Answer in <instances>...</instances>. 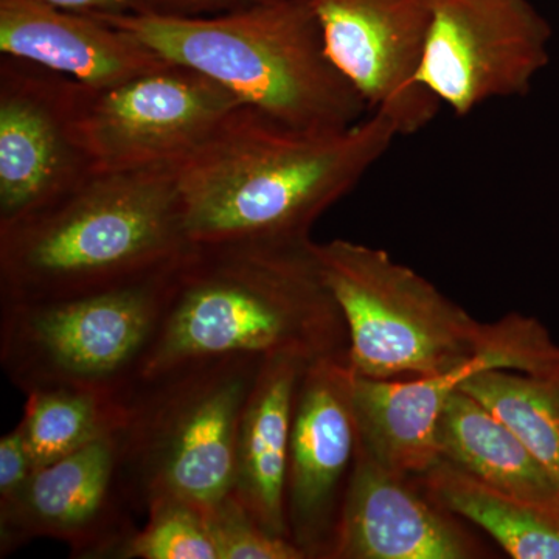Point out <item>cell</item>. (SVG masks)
I'll list each match as a JSON object with an SVG mask.
<instances>
[{"label":"cell","instance_id":"7a4b0ae2","mask_svg":"<svg viewBox=\"0 0 559 559\" xmlns=\"http://www.w3.org/2000/svg\"><path fill=\"white\" fill-rule=\"evenodd\" d=\"M399 138L377 112L345 130L310 131L241 106L178 167L190 241H311L316 221Z\"/></svg>","mask_w":559,"mask_h":559},{"label":"cell","instance_id":"30bf717a","mask_svg":"<svg viewBox=\"0 0 559 559\" xmlns=\"http://www.w3.org/2000/svg\"><path fill=\"white\" fill-rule=\"evenodd\" d=\"M559 362V345L538 319L506 316L489 323L479 348L450 369L409 380L355 378L360 444L388 468L406 476L439 460L437 423L447 401L488 370L544 371Z\"/></svg>","mask_w":559,"mask_h":559},{"label":"cell","instance_id":"8fae6325","mask_svg":"<svg viewBox=\"0 0 559 559\" xmlns=\"http://www.w3.org/2000/svg\"><path fill=\"white\" fill-rule=\"evenodd\" d=\"M80 83L16 58L0 57V226L91 178L79 134Z\"/></svg>","mask_w":559,"mask_h":559},{"label":"cell","instance_id":"2e32d148","mask_svg":"<svg viewBox=\"0 0 559 559\" xmlns=\"http://www.w3.org/2000/svg\"><path fill=\"white\" fill-rule=\"evenodd\" d=\"M0 51L86 87H105L167 62L123 28L44 0H0Z\"/></svg>","mask_w":559,"mask_h":559},{"label":"cell","instance_id":"484cf974","mask_svg":"<svg viewBox=\"0 0 559 559\" xmlns=\"http://www.w3.org/2000/svg\"><path fill=\"white\" fill-rule=\"evenodd\" d=\"M60 9L92 14V16H112V14L132 13L135 0H44Z\"/></svg>","mask_w":559,"mask_h":559},{"label":"cell","instance_id":"8992f818","mask_svg":"<svg viewBox=\"0 0 559 559\" xmlns=\"http://www.w3.org/2000/svg\"><path fill=\"white\" fill-rule=\"evenodd\" d=\"M170 267L87 296L0 304L3 373L25 395L49 389L124 395L159 326Z\"/></svg>","mask_w":559,"mask_h":559},{"label":"cell","instance_id":"44dd1931","mask_svg":"<svg viewBox=\"0 0 559 559\" xmlns=\"http://www.w3.org/2000/svg\"><path fill=\"white\" fill-rule=\"evenodd\" d=\"M507 426L559 484V362L549 370H488L460 389Z\"/></svg>","mask_w":559,"mask_h":559},{"label":"cell","instance_id":"9a60e30c","mask_svg":"<svg viewBox=\"0 0 559 559\" xmlns=\"http://www.w3.org/2000/svg\"><path fill=\"white\" fill-rule=\"evenodd\" d=\"M484 557L460 518L430 500L414 477L378 462L359 441L331 559Z\"/></svg>","mask_w":559,"mask_h":559},{"label":"cell","instance_id":"7c38bea8","mask_svg":"<svg viewBox=\"0 0 559 559\" xmlns=\"http://www.w3.org/2000/svg\"><path fill=\"white\" fill-rule=\"evenodd\" d=\"M356 373L348 355L311 362L301 374L286 473L289 539L308 559H331L342 502L359 450Z\"/></svg>","mask_w":559,"mask_h":559},{"label":"cell","instance_id":"d6986e66","mask_svg":"<svg viewBox=\"0 0 559 559\" xmlns=\"http://www.w3.org/2000/svg\"><path fill=\"white\" fill-rule=\"evenodd\" d=\"M414 477L430 500L469 521L513 559H559V507L500 491L439 459Z\"/></svg>","mask_w":559,"mask_h":559},{"label":"cell","instance_id":"3957f363","mask_svg":"<svg viewBox=\"0 0 559 559\" xmlns=\"http://www.w3.org/2000/svg\"><path fill=\"white\" fill-rule=\"evenodd\" d=\"M191 246L178 168L97 171L0 226V304L128 285L167 271Z\"/></svg>","mask_w":559,"mask_h":559},{"label":"cell","instance_id":"9c48e42d","mask_svg":"<svg viewBox=\"0 0 559 559\" xmlns=\"http://www.w3.org/2000/svg\"><path fill=\"white\" fill-rule=\"evenodd\" d=\"M418 81L459 117L527 95L550 61L551 27L530 0H428Z\"/></svg>","mask_w":559,"mask_h":559},{"label":"cell","instance_id":"52a82bcc","mask_svg":"<svg viewBox=\"0 0 559 559\" xmlns=\"http://www.w3.org/2000/svg\"><path fill=\"white\" fill-rule=\"evenodd\" d=\"M314 252L347 323L349 366L358 377H429L468 358L487 337L489 323L385 250L333 240L316 242Z\"/></svg>","mask_w":559,"mask_h":559},{"label":"cell","instance_id":"ac0fdd59","mask_svg":"<svg viewBox=\"0 0 559 559\" xmlns=\"http://www.w3.org/2000/svg\"><path fill=\"white\" fill-rule=\"evenodd\" d=\"M437 451L447 460L500 491L559 507V484L524 443L480 401L459 390L437 423Z\"/></svg>","mask_w":559,"mask_h":559},{"label":"cell","instance_id":"4fadbf2b","mask_svg":"<svg viewBox=\"0 0 559 559\" xmlns=\"http://www.w3.org/2000/svg\"><path fill=\"white\" fill-rule=\"evenodd\" d=\"M326 55L367 110L401 135L428 128L440 103L419 84L429 27L428 0H308Z\"/></svg>","mask_w":559,"mask_h":559},{"label":"cell","instance_id":"277c9868","mask_svg":"<svg viewBox=\"0 0 559 559\" xmlns=\"http://www.w3.org/2000/svg\"><path fill=\"white\" fill-rule=\"evenodd\" d=\"M164 60L204 73L250 109L310 131L358 123L367 108L323 46L308 0H274L204 17L97 16Z\"/></svg>","mask_w":559,"mask_h":559},{"label":"cell","instance_id":"ba28073f","mask_svg":"<svg viewBox=\"0 0 559 559\" xmlns=\"http://www.w3.org/2000/svg\"><path fill=\"white\" fill-rule=\"evenodd\" d=\"M241 106L215 80L167 61L112 86L80 84L76 121L95 171L178 168Z\"/></svg>","mask_w":559,"mask_h":559},{"label":"cell","instance_id":"6da1fadb","mask_svg":"<svg viewBox=\"0 0 559 559\" xmlns=\"http://www.w3.org/2000/svg\"><path fill=\"white\" fill-rule=\"evenodd\" d=\"M314 241L193 245L168 271L167 299L139 380L190 364L348 355V330Z\"/></svg>","mask_w":559,"mask_h":559},{"label":"cell","instance_id":"cb8c5ba5","mask_svg":"<svg viewBox=\"0 0 559 559\" xmlns=\"http://www.w3.org/2000/svg\"><path fill=\"white\" fill-rule=\"evenodd\" d=\"M35 473L20 426L0 439V502L16 496Z\"/></svg>","mask_w":559,"mask_h":559},{"label":"cell","instance_id":"d4e9b609","mask_svg":"<svg viewBox=\"0 0 559 559\" xmlns=\"http://www.w3.org/2000/svg\"><path fill=\"white\" fill-rule=\"evenodd\" d=\"M267 2L274 0H135L132 13L167 17H204Z\"/></svg>","mask_w":559,"mask_h":559},{"label":"cell","instance_id":"e0dca14e","mask_svg":"<svg viewBox=\"0 0 559 559\" xmlns=\"http://www.w3.org/2000/svg\"><path fill=\"white\" fill-rule=\"evenodd\" d=\"M310 364L266 359L242 411L230 496L271 535L289 539L286 473L297 388Z\"/></svg>","mask_w":559,"mask_h":559},{"label":"cell","instance_id":"603a6c76","mask_svg":"<svg viewBox=\"0 0 559 559\" xmlns=\"http://www.w3.org/2000/svg\"><path fill=\"white\" fill-rule=\"evenodd\" d=\"M205 516L218 559H308L293 540L260 527L230 495Z\"/></svg>","mask_w":559,"mask_h":559},{"label":"cell","instance_id":"7402d4cb","mask_svg":"<svg viewBox=\"0 0 559 559\" xmlns=\"http://www.w3.org/2000/svg\"><path fill=\"white\" fill-rule=\"evenodd\" d=\"M117 559H218L205 511L178 499L157 500L146 510Z\"/></svg>","mask_w":559,"mask_h":559},{"label":"cell","instance_id":"5bb4252c","mask_svg":"<svg viewBox=\"0 0 559 559\" xmlns=\"http://www.w3.org/2000/svg\"><path fill=\"white\" fill-rule=\"evenodd\" d=\"M120 481L119 432L32 474L0 502V557L32 540H60L76 559H117L138 530Z\"/></svg>","mask_w":559,"mask_h":559},{"label":"cell","instance_id":"ffe728a7","mask_svg":"<svg viewBox=\"0 0 559 559\" xmlns=\"http://www.w3.org/2000/svg\"><path fill=\"white\" fill-rule=\"evenodd\" d=\"M20 429L35 471L123 428L124 395L80 389L28 393Z\"/></svg>","mask_w":559,"mask_h":559},{"label":"cell","instance_id":"5b68a950","mask_svg":"<svg viewBox=\"0 0 559 559\" xmlns=\"http://www.w3.org/2000/svg\"><path fill=\"white\" fill-rule=\"evenodd\" d=\"M266 359L237 356L139 380L119 430L120 481L135 513L178 499L202 511L231 491L242 411Z\"/></svg>","mask_w":559,"mask_h":559}]
</instances>
